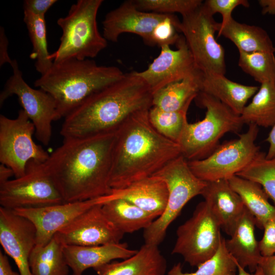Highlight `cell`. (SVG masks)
Segmentation results:
<instances>
[{
  "label": "cell",
  "mask_w": 275,
  "mask_h": 275,
  "mask_svg": "<svg viewBox=\"0 0 275 275\" xmlns=\"http://www.w3.org/2000/svg\"><path fill=\"white\" fill-rule=\"evenodd\" d=\"M116 131L63 139L45 163L65 202L90 200L108 195Z\"/></svg>",
  "instance_id": "1"
},
{
  "label": "cell",
  "mask_w": 275,
  "mask_h": 275,
  "mask_svg": "<svg viewBox=\"0 0 275 275\" xmlns=\"http://www.w3.org/2000/svg\"><path fill=\"white\" fill-rule=\"evenodd\" d=\"M153 93L135 71L96 91L64 118L63 139L115 132L134 113L152 106Z\"/></svg>",
  "instance_id": "2"
},
{
  "label": "cell",
  "mask_w": 275,
  "mask_h": 275,
  "mask_svg": "<svg viewBox=\"0 0 275 275\" xmlns=\"http://www.w3.org/2000/svg\"><path fill=\"white\" fill-rule=\"evenodd\" d=\"M149 110L134 113L116 131L109 178L112 189L150 177L181 155L179 145L151 125Z\"/></svg>",
  "instance_id": "3"
},
{
  "label": "cell",
  "mask_w": 275,
  "mask_h": 275,
  "mask_svg": "<svg viewBox=\"0 0 275 275\" xmlns=\"http://www.w3.org/2000/svg\"><path fill=\"white\" fill-rule=\"evenodd\" d=\"M124 74L116 66L98 65L92 59H72L53 63L34 85L53 97L60 119L91 94L120 79Z\"/></svg>",
  "instance_id": "4"
},
{
  "label": "cell",
  "mask_w": 275,
  "mask_h": 275,
  "mask_svg": "<svg viewBox=\"0 0 275 275\" xmlns=\"http://www.w3.org/2000/svg\"><path fill=\"white\" fill-rule=\"evenodd\" d=\"M102 0H78L57 23L62 32L58 49L50 54L53 63L92 59L107 45L98 30L97 16Z\"/></svg>",
  "instance_id": "5"
},
{
  "label": "cell",
  "mask_w": 275,
  "mask_h": 275,
  "mask_svg": "<svg viewBox=\"0 0 275 275\" xmlns=\"http://www.w3.org/2000/svg\"><path fill=\"white\" fill-rule=\"evenodd\" d=\"M195 99L206 111L203 120L186 124L178 143L181 155L187 161L207 157L225 134L238 133L244 124L240 116L213 96L200 92Z\"/></svg>",
  "instance_id": "6"
},
{
  "label": "cell",
  "mask_w": 275,
  "mask_h": 275,
  "mask_svg": "<svg viewBox=\"0 0 275 275\" xmlns=\"http://www.w3.org/2000/svg\"><path fill=\"white\" fill-rule=\"evenodd\" d=\"M152 176L164 181L168 191L164 212L144 230L145 243L158 246L164 239L168 227L184 206L194 197L201 195L206 182L193 173L187 160L182 155L172 160Z\"/></svg>",
  "instance_id": "7"
},
{
  "label": "cell",
  "mask_w": 275,
  "mask_h": 275,
  "mask_svg": "<svg viewBox=\"0 0 275 275\" xmlns=\"http://www.w3.org/2000/svg\"><path fill=\"white\" fill-rule=\"evenodd\" d=\"M45 162L30 161L24 174L0 184L1 207L14 210L64 203Z\"/></svg>",
  "instance_id": "8"
},
{
  "label": "cell",
  "mask_w": 275,
  "mask_h": 275,
  "mask_svg": "<svg viewBox=\"0 0 275 275\" xmlns=\"http://www.w3.org/2000/svg\"><path fill=\"white\" fill-rule=\"evenodd\" d=\"M204 4L182 16L179 32L182 33L198 70L206 74L225 75V50L217 42L215 32L217 23Z\"/></svg>",
  "instance_id": "9"
},
{
  "label": "cell",
  "mask_w": 275,
  "mask_h": 275,
  "mask_svg": "<svg viewBox=\"0 0 275 275\" xmlns=\"http://www.w3.org/2000/svg\"><path fill=\"white\" fill-rule=\"evenodd\" d=\"M221 229L209 206L202 201L191 216L178 227L172 254L181 256L190 265L198 267L217 251L222 238Z\"/></svg>",
  "instance_id": "10"
},
{
  "label": "cell",
  "mask_w": 275,
  "mask_h": 275,
  "mask_svg": "<svg viewBox=\"0 0 275 275\" xmlns=\"http://www.w3.org/2000/svg\"><path fill=\"white\" fill-rule=\"evenodd\" d=\"M258 126L249 124L247 131L239 138L219 145L207 157L187 161L193 173L205 182L229 179L245 168L259 153L255 144Z\"/></svg>",
  "instance_id": "11"
},
{
  "label": "cell",
  "mask_w": 275,
  "mask_h": 275,
  "mask_svg": "<svg viewBox=\"0 0 275 275\" xmlns=\"http://www.w3.org/2000/svg\"><path fill=\"white\" fill-rule=\"evenodd\" d=\"M34 125L22 109L15 119L0 115V162L13 170L15 178L24 174L30 161L44 162L49 156L34 141Z\"/></svg>",
  "instance_id": "12"
},
{
  "label": "cell",
  "mask_w": 275,
  "mask_h": 275,
  "mask_svg": "<svg viewBox=\"0 0 275 275\" xmlns=\"http://www.w3.org/2000/svg\"><path fill=\"white\" fill-rule=\"evenodd\" d=\"M12 75L7 79L0 94L2 105L9 97L16 95L19 102L35 128V135L43 145L47 146L52 136V124L59 120L56 102L47 92L31 87L24 80L17 61L10 65Z\"/></svg>",
  "instance_id": "13"
},
{
  "label": "cell",
  "mask_w": 275,
  "mask_h": 275,
  "mask_svg": "<svg viewBox=\"0 0 275 275\" xmlns=\"http://www.w3.org/2000/svg\"><path fill=\"white\" fill-rule=\"evenodd\" d=\"M97 204L88 209L56 232L63 244L93 246L120 242L124 235L107 218Z\"/></svg>",
  "instance_id": "14"
},
{
  "label": "cell",
  "mask_w": 275,
  "mask_h": 275,
  "mask_svg": "<svg viewBox=\"0 0 275 275\" xmlns=\"http://www.w3.org/2000/svg\"><path fill=\"white\" fill-rule=\"evenodd\" d=\"M177 49L169 45L161 46L158 56L143 71H135L153 94L167 85L189 76L199 70L183 36L176 44Z\"/></svg>",
  "instance_id": "15"
},
{
  "label": "cell",
  "mask_w": 275,
  "mask_h": 275,
  "mask_svg": "<svg viewBox=\"0 0 275 275\" xmlns=\"http://www.w3.org/2000/svg\"><path fill=\"white\" fill-rule=\"evenodd\" d=\"M0 243L13 259L20 275H33L29 259L36 245V229L30 221L1 206Z\"/></svg>",
  "instance_id": "16"
},
{
  "label": "cell",
  "mask_w": 275,
  "mask_h": 275,
  "mask_svg": "<svg viewBox=\"0 0 275 275\" xmlns=\"http://www.w3.org/2000/svg\"><path fill=\"white\" fill-rule=\"evenodd\" d=\"M97 204L99 198L64 202L52 205L13 210L16 214L30 221L36 229V245L46 244L57 231L81 213Z\"/></svg>",
  "instance_id": "17"
},
{
  "label": "cell",
  "mask_w": 275,
  "mask_h": 275,
  "mask_svg": "<svg viewBox=\"0 0 275 275\" xmlns=\"http://www.w3.org/2000/svg\"><path fill=\"white\" fill-rule=\"evenodd\" d=\"M168 15L141 11L133 0L126 1L106 14L102 22V35L107 41L117 42L123 33L134 34L152 46L154 28Z\"/></svg>",
  "instance_id": "18"
},
{
  "label": "cell",
  "mask_w": 275,
  "mask_h": 275,
  "mask_svg": "<svg viewBox=\"0 0 275 275\" xmlns=\"http://www.w3.org/2000/svg\"><path fill=\"white\" fill-rule=\"evenodd\" d=\"M201 195L221 229L231 236L245 209L241 197L232 188L227 179L206 182Z\"/></svg>",
  "instance_id": "19"
},
{
  "label": "cell",
  "mask_w": 275,
  "mask_h": 275,
  "mask_svg": "<svg viewBox=\"0 0 275 275\" xmlns=\"http://www.w3.org/2000/svg\"><path fill=\"white\" fill-rule=\"evenodd\" d=\"M63 251L72 275H82L87 269H94L112 261L124 260L135 254L126 243H115L93 246L63 245Z\"/></svg>",
  "instance_id": "20"
},
{
  "label": "cell",
  "mask_w": 275,
  "mask_h": 275,
  "mask_svg": "<svg viewBox=\"0 0 275 275\" xmlns=\"http://www.w3.org/2000/svg\"><path fill=\"white\" fill-rule=\"evenodd\" d=\"M168 197L166 184L162 180L153 176L135 182L122 188L112 189L110 194L104 196L105 203L114 199H123L157 218L164 212Z\"/></svg>",
  "instance_id": "21"
},
{
  "label": "cell",
  "mask_w": 275,
  "mask_h": 275,
  "mask_svg": "<svg viewBox=\"0 0 275 275\" xmlns=\"http://www.w3.org/2000/svg\"><path fill=\"white\" fill-rule=\"evenodd\" d=\"M94 270L98 275H166L167 261L158 246L145 243L131 257Z\"/></svg>",
  "instance_id": "22"
},
{
  "label": "cell",
  "mask_w": 275,
  "mask_h": 275,
  "mask_svg": "<svg viewBox=\"0 0 275 275\" xmlns=\"http://www.w3.org/2000/svg\"><path fill=\"white\" fill-rule=\"evenodd\" d=\"M256 221L245 207L231 238L226 240V246L237 263L250 272L255 271L262 257L258 241L255 235Z\"/></svg>",
  "instance_id": "23"
},
{
  "label": "cell",
  "mask_w": 275,
  "mask_h": 275,
  "mask_svg": "<svg viewBox=\"0 0 275 275\" xmlns=\"http://www.w3.org/2000/svg\"><path fill=\"white\" fill-rule=\"evenodd\" d=\"M259 88L233 81L223 75L203 74L200 92L216 98L240 116L248 100L254 96Z\"/></svg>",
  "instance_id": "24"
},
{
  "label": "cell",
  "mask_w": 275,
  "mask_h": 275,
  "mask_svg": "<svg viewBox=\"0 0 275 275\" xmlns=\"http://www.w3.org/2000/svg\"><path fill=\"white\" fill-rule=\"evenodd\" d=\"M218 36L229 39L239 51L275 52L274 46L267 33L262 28L239 22L233 17L224 24L217 23Z\"/></svg>",
  "instance_id": "25"
},
{
  "label": "cell",
  "mask_w": 275,
  "mask_h": 275,
  "mask_svg": "<svg viewBox=\"0 0 275 275\" xmlns=\"http://www.w3.org/2000/svg\"><path fill=\"white\" fill-rule=\"evenodd\" d=\"M203 77V73L199 71L160 89L153 94L152 106L167 112L189 107L201 90Z\"/></svg>",
  "instance_id": "26"
},
{
  "label": "cell",
  "mask_w": 275,
  "mask_h": 275,
  "mask_svg": "<svg viewBox=\"0 0 275 275\" xmlns=\"http://www.w3.org/2000/svg\"><path fill=\"white\" fill-rule=\"evenodd\" d=\"M232 188L241 197L245 207L254 217L256 226L263 229L265 223L275 217V206L258 183L237 175L228 179Z\"/></svg>",
  "instance_id": "27"
},
{
  "label": "cell",
  "mask_w": 275,
  "mask_h": 275,
  "mask_svg": "<svg viewBox=\"0 0 275 275\" xmlns=\"http://www.w3.org/2000/svg\"><path fill=\"white\" fill-rule=\"evenodd\" d=\"M111 222L122 233H131L148 228L157 217L123 199L109 201L102 206Z\"/></svg>",
  "instance_id": "28"
},
{
  "label": "cell",
  "mask_w": 275,
  "mask_h": 275,
  "mask_svg": "<svg viewBox=\"0 0 275 275\" xmlns=\"http://www.w3.org/2000/svg\"><path fill=\"white\" fill-rule=\"evenodd\" d=\"M63 244L54 236L43 246L36 245L29 259L33 275H68Z\"/></svg>",
  "instance_id": "29"
},
{
  "label": "cell",
  "mask_w": 275,
  "mask_h": 275,
  "mask_svg": "<svg viewBox=\"0 0 275 275\" xmlns=\"http://www.w3.org/2000/svg\"><path fill=\"white\" fill-rule=\"evenodd\" d=\"M240 117L244 124L272 127L275 123V84H261L252 101L244 108Z\"/></svg>",
  "instance_id": "30"
},
{
  "label": "cell",
  "mask_w": 275,
  "mask_h": 275,
  "mask_svg": "<svg viewBox=\"0 0 275 275\" xmlns=\"http://www.w3.org/2000/svg\"><path fill=\"white\" fill-rule=\"evenodd\" d=\"M23 21L33 46L30 57L36 60V70L41 75L47 72L53 63L48 50L45 16L35 15L27 10H23Z\"/></svg>",
  "instance_id": "31"
},
{
  "label": "cell",
  "mask_w": 275,
  "mask_h": 275,
  "mask_svg": "<svg viewBox=\"0 0 275 275\" xmlns=\"http://www.w3.org/2000/svg\"><path fill=\"white\" fill-rule=\"evenodd\" d=\"M196 271L185 272L180 263L175 264L166 275H236L237 266L228 252L226 240L222 237L219 248L211 258L201 264Z\"/></svg>",
  "instance_id": "32"
},
{
  "label": "cell",
  "mask_w": 275,
  "mask_h": 275,
  "mask_svg": "<svg viewBox=\"0 0 275 275\" xmlns=\"http://www.w3.org/2000/svg\"><path fill=\"white\" fill-rule=\"evenodd\" d=\"M259 152L252 161L236 175L260 184L275 206V157L268 159Z\"/></svg>",
  "instance_id": "33"
},
{
  "label": "cell",
  "mask_w": 275,
  "mask_h": 275,
  "mask_svg": "<svg viewBox=\"0 0 275 275\" xmlns=\"http://www.w3.org/2000/svg\"><path fill=\"white\" fill-rule=\"evenodd\" d=\"M188 108L185 107L176 112H167L152 106L149 110V119L156 131L168 139L178 144L188 123L187 120Z\"/></svg>",
  "instance_id": "34"
},
{
  "label": "cell",
  "mask_w": 275,
  "mask_h": 275,
  "mask_svg": "<svg viewBox=\"0 0 275 275\" xmlns=\"http://www.w3.org/2000/svg\"><path fill=\"white\" fill-rule=\"evenodd\" d=\"M274 53L239 51L238 66L246 73L260 84H275Z\"/></svg>",
  "instance_id": "35"
},
{
  "label": "cell",
  "mask_w": 275,
  "mask_h": 275,
  "mask_svg": "<svg viewBox=\"0 0 275 275\" xmlns=\"http://www.w3.org/2000/svg\"><path fill=\"white\" fill-rule=\"evenodd\" d=\"M136 8L141 11L163 14L179 13L186 15L203 4L201 0H133Z\"/></svg>",
  "instance_id": "36"
},
{
  "label": "cell",
  "mask_w": 275,
  "mask_h": 275,
  "mask_svg": "<svg viewBox=\"0 0 275 275\" xmlns=\"http://www.w3.org/2000/svg\"><path fill=\"white\" fill-rule=\"evenodd\" d=\"M181 21L173 14H168L154 28L151 35L152 46L176 44L180 36L178 34Z\"/></svg>",
  "instance_id": "37"
},
{
  "label": "cell",
  "mask_w": 275,
  "mask_h": 275,
  "mask_svg": "<svg viewBox=\"0 0 275 275\" xmlns=\"http://www.w3.org/2000/svg\"><path fill=\"white\" fill-rule=\"evenodd\" d=\"M204 4L213 15L216 13L221 14L222 24L226 23L232 18V12L238 6H242L245 8L250 6L246 0H207Z\"/></svg>",
  "instance_id": "38"
},
{
  "label": "cell",
  "mask_w": 275,
  "mask_h": 275,
  "mask_svg": "<svg viewBox=\"0 0 275 275\" xmlns=\"http://www.w3.org/2000/svg\"><path fill=\"white\" fill-rule=\"evenodd\" d=\"M263 229L264 234L258 241L259 250L262 256L269 257L275 254V217L267 221Z\"/></svg>",
  "instance_id": "39"
},
{
  "label": "cell",
  "mask_w": 275,
  "mask_h": 275,
  "mask_svg": "<svg viewBox=\"0 0 275 275\" xmlns=\"http://www.w3.org/2000/svg\"><path fill=\"white\" fill-rule=\"evenodd\" d=\"M57 0H25L23 1V10H27L35 15L45 16L49 9Z\"/></svg>",
  "instance_id": "40"
},
{
  "label": "cell",
  "mask_w": 275,
  "mask_h": 275,
  "mask_svg": "<svg viewBox=\"0 0 275 275\" xmlns=\"http://www.w3.org/2000/svg\"><path fill=\"white\" fill-rule=\"evenodd\" d=\"M9 41L5 34L3 27L0 28V66L8 63L10 65L12 63L8 53Z\"/></svg>",
  "instance_id": "41"
},
{
  "label": "cell",
  "mask_w": 275,
  "mask_h": 275,
  "mask_svg": "<svg viewBox=\"0 0 275 275\" xmlns=\"http://www.w3.org/2000/svg\"><path fill=\"white\" fill-rule=\"evenodd\" d=\"M258 266L262 268L264 275H275V255L262 256Z\"/></svg>",
  "instance_id": "42"
},
{
  "label": "cell",
  "mask_w": 275,
  "mask_h": 275,
  "mask_svg": "<svg viewBox=\"0 0 275 275\" xmlns=\"http://www.w3.org/2000/svg\"><path fill=\"white\" fill-rule=\"evenodd\" d=\"M0 275H20L13 270L6 255L0 251Z\"/></svg>",
  "instance_id": "43"
},
{
  "label": "cell",
  "mask_w": 275,
  "mask_h": 275,
  "mask_svg": "<svg viewBox=\"0 0 275 275\" xmlns=\"http://www.w3.org/2000/svg\"><path fill=\"white\" fill-rule=\"evenodd\" d=\"M266 141L269 145L266 157L271 159L275 157V123L272 127Z\"/></svg>",
  "instance_id": "44"
},
{
  "label": "cell",
  "mask_w": 275,
  "mask_h": 275,
  "mask_svg": "<svg viewBox=\"0 0 275 275\" xmlns=\"http://www.w3.org/2000/svg\"><path fill=\"white\" fill-rule=\"evenodd\" d=\"M259 5L262 8V13L275 15V0H259Z\"/></svg>",
  "instance_id": "45"
},
{
  "label": "cell",
  "mask_w": 275,
  "mask_h": 275,
  "mask_svg": "<svg viewBox=\"0 0 275 275\" xmlns=\"http://www.w3.org/2000/svg\"><path fill=\"white\" fill-rule=\"evenodd\" d=\"M13 176H14L13 170L9 167L1 163L0 184H3L10 180V178Z\"/></svg>",
  "instance_id": "46"
},
{
  "label": "cell",
  "mask_w": 275,
  "mask_h": 275,
  "mask_svg": "<svg viewBox=\"0 0 275 275\" xmlns=\"http://www.w3.org/2000/svg\"><path fill=\"white\" fill-rule=\"evenodd\" d=\"M236 263L237 266V275H264L262 268L259 266H258L255 272L249 273L244 268L239 266L236 262Z\"/></svg>",
  "instance_id": "47"
}]
</instances>
